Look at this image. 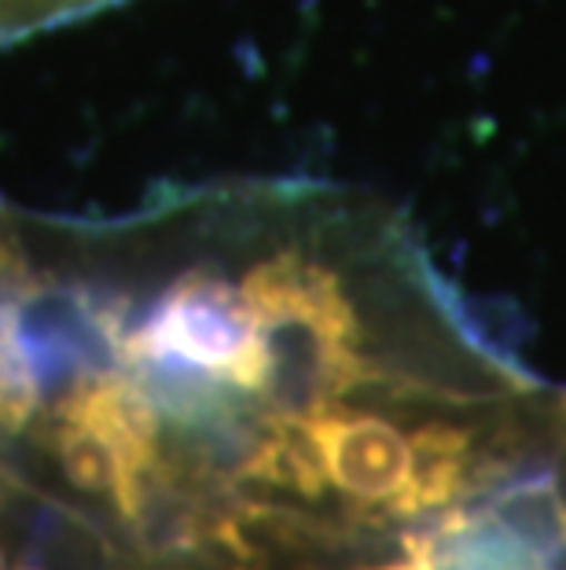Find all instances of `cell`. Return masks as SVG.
I'll use <instances>...</instances> for the list:
<instances>
[{"mask_svg": "<svg viewBox=\"0 0 566 570\" xmlns=\"http://www.w3.org/2000/svg\"><path fill=\"white\" fill-rule=\"evenodd\" d=\"M118 4H129V0H0V52L27 45L41 33L103 16Z\"/></svg>", "mask_w": 566, "mask_h": 570, "instance_id": "1", "label": "cell"}, {"mask_svg": "<svg viewBox=\"0 0 566 570\" xmlns=\"http://www.w3.org/2000/svg\"><path fill=\"white\" fill-rule=\"evenodd\" d=\"M16 570H44V567H38V563H19Z\"/></svg>", "mask_w": 566, "mask_h": 570, "instance_id": "2", "label": "cell"}, {"mask_svg": "<svg viewBox=\"0 0 566 570\" xmlns=\"http://www.w3.org/2000/svg\"><path fill=\"white\" fill-rule=\"evenodd\" d=\"M0 570H8V560H4V549H0Z\"/></svg>", "mask_w": 566, "mask_h": 570, "instance_id": "3", "label": "cell"}]
</instances>
